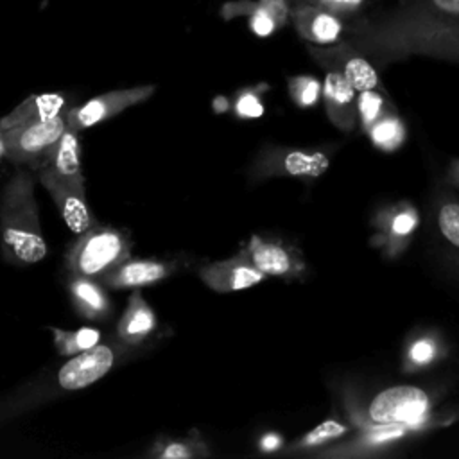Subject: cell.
<instances>
[{
  "label": "cell",
  "instance_id": "d6a6232c",
  "mask_svg": "<svg viewBox=\"0 0 459 459\" xmlns=\"http://www.w3.org/2000/svg\"><path fill=\"white\" fill-rule=\"evenodd\" d=\"M258 7V0H230L221 5V16L224 22H231L238 16H249Z\"/></svg>",
  "mask_w": 459,
  "mask_h": 459
},
{
  "label": "cell",
  "instance_id": "f35d334b",
  "mask_svg": "<svg viewBox=\"0 0 459 459\" xmlns=\"http://www.w3.org/2000/svg\"><path fill=\"white\" fill-rule=\"evenodd\" d=\"M398 2H402V0H398Z\"/></svg>",
  "mask_w": 459,
  "mask_h": 459
},
{
  "label": "cell",
  "instance_id": "5bb4252c",
  "mask_svg": "<svg viewBox=\"0 0 459 459\" xmlns=\"http://www.w3.org/2000/svg\"><path fill=\"white\" fill-rule=\"evenodd\" d=\"M199 278L210 290L228 294L251 289L262 283L267 276L255 267L246 246H242L237 255L203 265L199 269Z\"/></svg>",
  "mask_w": 459,
  "mask_h": 459
},
{
  "label": "cell",
  "instance_id": "603a6c76",
  "mask_svg": "<svg viewBox=\"0 0 459 459\" xmlns=\"http://www.w3.org/2000/svg\"><path fill=\"white\" fill-rule=\"evenodd\" d=\"M77 134L79 133L66 127L63 131V134L59 136V140L45 154L41 167H47L61 176H66V178H82Z\"/></svg>",
  "mask_w": 459,
  "mask_h": 459
},
{
  "label": "cell",
  "instance_id": "f1b7e54d",
  "mask_svg": "<svg viewBox=\"0 0 459 459\" xmlns=\"http://www.w3.org/2000/svg\"><path fill=\"white\" fill-rule=\"evenodd\" d=\"M396 106L389 99L387 91L382 90H362L357 91V117H359V129L366 134L368 129L389 109Z\"/></svg>",
  "mask_w": 459,
  "mask_h": 459
},
{
  "label": "cell",
  "instance_id": "ac0fdd59",
  "mask_svg": "<svg viewBox=\"0 0 459 459\" xmlns=\"http://www.w3.org/2000/svg\"><path fill=\"white\" fill-rule=\"evenodd\" d=\"M448 357V344L436 328L412 330L402 350L400 368L405 375L427 371Z\"/></svg>",
  "mask_w": 459,
  "mask_h": 459
},
{
  "label": "cell",
  "instance_id": "4316f807",
  "mask_svg": "<svg viewBox=\"0 0 459 459\" xmlns=\"http://www.w3.org/2000/svg\"><path fill=\"white\" fill-rule=\"evenodd\" d=\"M269 91L267 82H258V84H249L242 86L233 93L231 108L230 111L237 120H256L262 118L265 113V102L264 95Z\"/></svg>",
  "mask_w": 459,
  "mask_h": 459
},
{
  "label": "cell",
  "instance_id": "836d02e7",
  "mask_svg": "<svg viewBox=\"0 0 459 459\" xmlns=\"http://www.w3.org/2000/svg\"><path fill=\"white\" fill-rule=\"evenodd\" d=\"M296 0H258V4L276 20L280 29H283L289 23L290 9Z\"/></svg>",
  "mask_w": 459,
  "mask_h": 459
},
{
  "label": "cell",
  "instance_id": "f546056e",
  "mask_svg": "<svg viewBox=\"0 0 459 459\" xmlns=\"http://www.w3.org/2000/svg\"><path fill=\"white\" fill-rule=\"evenodd\" d=\"M287 91L294 106L301 109H308L319 104L323 95V82L308 74L289 75L287 77Z\"/></svg>",
  "mask_w": 459,
  "mask_h": 459
},
{
  "label": "cell",
  "instance_id": "44dd1931",
  "mask_svg": "<svg viewBox=\"0 0 459 459\" xmlns=\"http://www.w3.org/2000/svg\"><path fill=\"white\" fill-rule=\"evenodd\" d=\"M351 432L350 421L341 420L339 416L332 414L330 418L323 420L298 439L285 443V446L278 452L281 457H310L312 454L323 450L325 446L346 437Z\"/></svg>",
  "mask_w": 459,
  "mask_h": 459
},
{
  "label": "cell",
  "instance_id": "9c48e42d",
  "mask_svg": "<svg viewBox=\"0 0 459 459\" xmlns=\"http://www.w3.org/2000/svg\"><path fill=\"white\" fill-rule=\"evenodd\" d=\"M66 129L65 113L48 120L27 122L2 129L4 133V158L13 163L27 165L32 170H38L43 163L48 149L59 140Z\"/></svg>",
  "mask_w": 459,
  "mask_h": 459
},
{
  "label": "cell",
  "instance_id": "83f0119b",
  "mask_svg": "<svg viewBox=\"0 0 459 459\" xmlns=\"http://www.w3.org/2000/svg\"><path fill=\"white\" fill-rule=\"evenodd\" d=\"M52 339L57 353L61 357H72L81 351H86L100 342L102 335L97 328L82 326L77 330H63V328H52Z\"/></svg>",
  "mask_w": 459,
  "mask_h": 459
},
{
  "label": "cell",
  "instance_id": "ba28073f",
  "mask_svg": "<svg viewBox=\"0 0 459 459\" xmlns=\"http://www.w3.org/2000/svg\"><path fill=\"white\" fill-rule=\"evenodd\" d=\"M420 222V212L411 201L385 203L371 217L373 235L369 242L384 258L398 260L411 247Z\"/></svg>",
  "mask_w": 459,
  "mask_h": 459
},
{
  "label": "cell",
  "instance_id": "1f68e13d",
  "mask_svg": "<svg viewBox=\"0 0 459 459\" xmlns=\"http://www.w3.org/2000/svg\"><path fill=\"white\" fill-rule=\"evenodd\" d=\"M247 29L256 36V38H269L276 30H280V25L276 20L258 4V7L247 16Z\"/></svg>",
  "mask_w": 459,
  "mask_h": 459
},
{
  "label": "cell",
  "instance_id": "3957f363",
  "mask_svg": "<svg viewBox=\"0 0 459 459\" xmlns=\"http://www.w3.org/2000/svg\"><path fill=\"white\" fill-rule=\"evenodd\" d=\"M32 169H16L0 194V242L9 262L29 265L47 256Z\"/></svg>",
  "mask_w": 459,
  "mask_h": 459
},
{
  "label": "cell",
  "instance_id": "484cf974",
  "mask_svg": "<svg viewBox=\"0 0 459 459\" xmlns=\"http://www.w3.org/2000/svg\"><path fill=\"white\" fill-rule=\"evenodd\" d=\"M436 228L443 242L459 255V199L450 194H441L436 201Z\"/></svg>",
  "mask_w": 459,
  "mask_h": 459
},
{
  "label": "cell",
  "instance_id": "7a4b0ae2",
  "mask_svg": "<svg viewBox=\"0 0 459 459\" xmlns=\"http://www.w3.org/2000/svg\"><path fill=\"white\" fill-rule=\"evenodd\" d=\"M129 353L131 348L115 339L99 342L86 351L72 355L57 369L38 375L27 385L2 396L0 425L66 393L90 387L97 380L104 378Z\"/></svg>",
  "mask_w": 459,
  "mask_h": 459
},
{
  "label": "cell",
  "instance_id": "6da1fadb",
  "mask_svg": "<svg viewBox=\"0 0 459 459\" xmlns=\"http://www.w3.org/2000/svg\"><path fill=\"white\" fill-rule=\"evenodd\" d=\"M344 39L377 68L412 57L459 65V0H402L346 22Z\"/></svg>",
  "mask_w": 459,
  "mask_h": 459
},
{
  "label": "cell",
  "instance_id": "ffe728a7",
  "mask_svg": "<svg viewBox=\"0 0 459 459\" xmlns=\"http://www.w3.org/2000/svg\"><path fill=\"white\" fill-rule=\"evenodd\" d=\"M68 294L72 307L81 317L100 321L111 316V299L99 280L68 273Z\"/></svg>",
  "mask_w": 459,
  "mask_h": 459
},
{
  "label": "cell",
  "instance_id": "e0dca14e",
  "mask_svg": "<svg viewBox=\"0 0 459 459\" xmlns=\"http://www.w3.org/2000/svg\"><path fill=\"white\" fill-rule=\"evenodd\" d=\"M323 106L328 120L339 131L350 134L359 127L357 90L337 72H326L323 81Z\"/></svg>",
  "mask_w": 459,
  "mask_h": 459
},
{
  "label": "cell",
  "instance_id": "7c38bea8",
  "mask_svg": "<svg viewBox=\"0 0 459 459\" xmlns=\"http://www.w3.org/2000/svg\"><path fill=\"white\" fill-rule=\"evenodd\" d=\"M247 255L256 269L267 278H281L285 281L299 280L307 274V260L303 251L278 237L253 233L246 244Z\"/></svg>",
  "mask_w": 459,
  "mask_h": 459
},
{
  "label": "cell",
  "instance_id": "5b68a950",
  "mask_svg": "<svg viewBox=\"0 0 459 459\" xmlns=\"http://www.w3.org/2000/svg\"><path fill=\"white\" fill-rule=\"evenodd\" d=\"M348 421L368 423H418L432 418L434 398L418 385H391L373 394L362 405L353 391L342 394Z\"/></svg>",
  "mask_w": 459,
  "mask_h": 459
},
{
  "label": "cell",
  "instance_id": "30bf717a",
  "mask_svg": "<svg viewBox=\"0 0 459 459\" xmlns=\"http://www.w3.org/2000/svg\"><path fill=\"white\" fill-rule=\"evenodd\" d=\"M307 52L325 72L341 74L357 91H385V88L382 86V79L378 75V68L344 38L332 45L307 43Z\"/></svg>",
  "mask_w": 459,
  "mask_h": 459
},
{
  "label": "cell",
  "instance_id": "4fadbf2b",
  "mask_svg": "<svg viewBox=\"0 0 459 459\" xmlns=\"http://www.w3.org/2000/svg\"><path fill=\"white\" fill-rule=\"evenodd\" d=\"M36 172L72 233L79 235L97 222L86 201L84 178H66L47 167H41Z\"/></svg>",
  "mask_w": 459,
  "mask_h": 459
},
{
  "label": "cell",
  "instance_id": "7402d4cb",
  "mask_svg": "<svg viewBox=\"0 0 459 459\" xmlns=\"http://www.w3.org/2000/svg\"><path fill=\"white\" fill-rule=\"evenodd\" d=\"M66 109H68V99L63 93L30 95L0 118V129H7V127L27 124V122L48 120L63 115Z\"/></svg>",
  "mask_w": 459,
  "mask_h": 459
},
{
  "label": "cell",
  "instance_id": "d6986e66",
  "mask_svg": "<svg viewBox=\"0 0 459 459\" xmlns=\"http://www.w3.org/2000/svg\"><path fill=\"white\" fill-rule=\"evenodd\" d=\"M158 319L140 289H133L129 301L117 323L115 339L129 348L142 346L156 332Z\"/></svg>",
  "mask_w": 459,
  "mask_h": 459
},
{
  "label": "cell",
  "instance_id": "8fae6325",
  "mask_svg": "<svg viewBox=\"0 0 459 459\" xmlns=\"http://www.w3.org/2000/svg\"><path fill=\"white\" fill-rule=\"evenodd\" d=\"M156 91L154 84H142L133 88H122L106 91L102 95L91 97L81 106L68 108L65 111V124L68 129L81 133L88 127H93L100 122H106L108 118H113L120 115L122 111L145 102L149 97H152Z\"/></svg>",
  "mask_w": 459,
  "mask_h": 459
},
{
  "label": "cell",
  "instance_id": "9a60e30c",
  "mask_svg": "<svg viewBox=\"0 0 459 459\" xmlns=\"http://www.w3.org/2000/svg\"><path fill=\"white\" fill-rule=\"evenodd\" d=\"M289 22L292 23L296 34L312 45L337 43L344 38L346 30V20L305 0L294 2Z\"/></svg>",
  "mask_w": 459,
  "mask_h": 459
},
{
  "label": "cell",
  "instance_id": "74e56055",
  "mask_svg": "<svg viewBox=\"0 0 459 459\" xmlns=\"http://www.w3.org/2000/svg\"><path fill=\"white\" fill-rule=\"evenodd\" d=\"M4 151H5V145H4V133L0 129V158H4Z\"/></svg>",
  "mask_w": 459,
  "mask_h": 459
},
{
  "label": "cell",
  "instance_id": "8992f818",
  "mask_svg": "<svg viewBox=\"0 0 459 459\" xmlns=\"http://www.w3.org/2000/svg\"><path fill=\"white\" fill-rule=\"evenodd\" d=\"M330 160L332 151L326 147L264 143L255 152L247 176L253 185L278 178H294L303 183H312L326 174Z\"/></svg>",
  "mask_w": 459,
  "mask_h": 459
},
{
  "label": "cell",
  "instance_id": "277c9868",
  "mask_svg": "<svg viewBox=\"0 0 459 459\" xmlns=\"http://www.w3.org/2000/svg\"><path fill=\"white\" fill-rule=\"evenodd\" d=\"M445 416L434 414L432 418L418 423H368V421H350L351 432L325 446L323 450L312 454L314 459H366L378 457L394 446L403 445L418 436L439 429L446 423Z\"/></svg>",
  "mask_w": 459,
  "mask_h": 459
},
{
  "label": "cell",
  "instance_id": "d4e9b609",
  "mask_svg": "<svg viewBox=\"0 0 459 459\" xmlns=\"http://www.w3.org/2000/svg\"><path fill=\"white\" fill-rule=\"evenodd\" d=\"M368 138L371 145L377 151L382 152H394L400 147H403L407 140V126L400 113L394 109L385 111L369 129H368Z\"/></svg>",
  "mask_w": 459,
  "mask_h": 459
},
{
  "label": "cell",
  "instance_id": "8d00e7d4",
  "mask_svg": "<svg viewBox=\"0 0 459 459\" xmlns=\"http://www.w3.org/2000/svg\"><path fill=\"white\" fill-rule=\"evenodd\" d=\"M230 108H231V100L228 97H215L213 109L217 113H226V111H230Z\"/></svg>",
  "mask_w": 459,
  "mask_h": 459
},
{
  "label": "cell",
  "instance_id": "d590c367",
  "mask_svg": "<svg viewBox=\"0 0 459 459\" xmlns=\"http://www.w3.org/2000/svg\"><path fill=\"white\" fill-rule=\"evenodd\" d=\"M445 181L455 188H459V158L450 160L446 172H445Z\"/></svg>",
  "mask_w": 459,
  "mask_h": 459
},
{
  "label": "cell",
  "instance_id": "2e32d148",
  "mask_svg": "<svg viewBox=\"0 0 459 459\" xmlns=\"http://www.w3.org/2000/svg\"><path fill=\"white\" fill-rule=\"evenodd\" d=\"M178 269V262L158 258H127L99 281L106 289H142L158 283L172 276Z\"/></svg>",
  "mask_w": 459,
  "mask_h": 459
},
{
  "label": "cell",
  "instance_id": "e575fe53",
  "mask_svg": "<svg viewBox=\"0 0 459 459\" xmlns=\"http://www.w3.org/2000/svg\"><path fill=\"white\" fill-rule=\"evenodd\" d=\"M283 446H285V439L276 430H265L256 441V448L260 454H278Z\"/></svg>",
  "mask_w": 459,
  "mask_h": 459
},
{
  "label": "cell",
  "instance_id": "52a82bcc",
  "mask_svg": "<svg viewBox=\"0 0 459 459\" xmlns=\"http://www.w3.org/2000/svg\"><path fill=\"white\" fill-rule=\"evenodd\" d=\"M129 237L113 226L93 224L79 233L65 255L68 273L100 280L131 256Z\"/></svg>",
  "mask_w": 459,
  "mask_h": 459
},
{
  "label": "cell",
  "instance_id": "cb8c5ba5",
  "mask_svg": "<svg viewBox=\"0 0 459 459\" xmlns=\"http://www.w3.org/2000/svg\"><path fill=\"white\" fill-rule=\"evenodd\" d=\"M156 459H206L212 455L210 445L194 429L185 437H160L149 450Z\"/></svg>",
  "mask_w": 459,
  "mask_h": 459
},
{
  "label": "cell",
  "instance_id": "4dcf8cb0",
  "mask_svg": "<svg viewBox=\"0 0 459 459\" xmlns=\"http://www.w3.org/2000/svg\"><path fill=\"white\" fill-rule=\"evenodd\" d=\"M305 2L316 4V5L330 11L332 14L341 16L346 22L360 16L369 5V0H305Z\"/></svg>",
  "mask_w": 459,
  "mask_h": 459
}]
</instances>
